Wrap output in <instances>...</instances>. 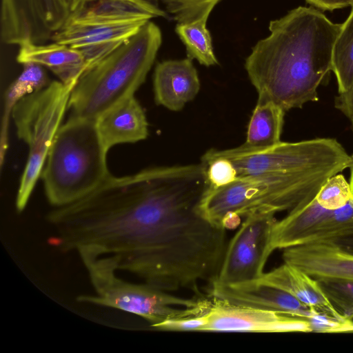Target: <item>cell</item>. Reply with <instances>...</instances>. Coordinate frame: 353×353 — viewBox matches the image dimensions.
I'll use <instances>...</instances> for the list:
<instances>
[{
  "label": "cell",
  "instance_id": "cell-1",
  "mask_svg": "<svg viewBox=\"0 0 353 353\" xmlns=\"http://www.w3.org/2000/svg\"><path fill=\"white\" fill-rule=\"evenodd\" d=\"M206 165L156 167L110 175L82 199L51 211L52 247L105 259L116 270L167 292L198 290L219 272L225 229L201 210Z\"/></svg>",
  "mask_w": 353,
  "mask_h": 353
},
{
  "label": "cell",
  "instance_id": "cell-2",
  "mask_svg": "<svg viewBox=\"0 0 353 353\" xmlns=\"http://www.w3.org/2000/svg\"><path fill=\"white\" fill-rule=\"evenodd\" d=\"M341 26L313 6H299L271 21L270 34L256 43L245 60L258 97L285 112L317 101L318 88L332 71Z\"/></svg>",
  "mask_w": 353,
  "mask_h": 353
},
{
  "label": "cell",
  "instance_id": "cell-3",
  "mask_svg": "<svg viewBox=\"0 0 353 353\" xmlns=\"http://www.w3.org/2000/svg\"><path fill=\"white\" fill-rule=\"evenodd\" d=\"M338 174L334 169H321L238 177L228 185L210 187L201 210L212 224L234 229L250 214L289 212L309 202Z\"/></svg>",
  "mask_w": 353,
  "mask_h": 353
},
{
  "label": "cell",
  "instance_id": "cell-4",
  "mask_svg": "<svg viewBox=\"0 0 353 353\" xmlns=\"http://www.w3.org/2000/svg\"><path fill=\"white\" fill-rule=\"evenodd\" d=\"M159 28L149 21L128 40L86 69L73 88L71 116L97 120L143 83L161 44Z\"/></svg>",
  "mask_w": 353,
  "mask_h": 353
},
{
  "label": "cell",
  "instance_id": "cell-5",
  "mask_svg": "<svg viewBox=\"0 0 353 353\" xmlns=\"http://www.w3.org/2000/svg\"><path fill=\"white\" fill-rule=\"evenodd\" d=\"M96 120L70 116L60 127L41 177L46 196L55 208L85 196L111 174Z\"/></svg>",
  "mask_w": 353,
  "mask_h": 353
},
{
  "label": "cell",
  "instance_id": "cell-6",
  "mask_svg": "<svg viewBox=\"0 0 353 353\" xmlns=\"http://www.w3.org/2000/svg\"><path fill=\"white\" fill-rule=\"evenodd\" d=\"M94 290V295H81L80 303H92L123 310L147 321L152 327L170 319L193 316L210 306V296L184 298L144 283L128 281L104 259L79 255Z\"/></svg>",
  "mask_w": 353,
  "mask_h": 353
},
{
  "label": "cell",
  "instance_id": "cell-7",
  "mask_svg": "<svg viewBox=\"0 0 353 353\" xmlns=\"http://www.w3.org/2000/svg\"><path fill=\"white\" fill-rule=\"evenodd\" d=\"M73 88L60 81L19 101L12 112L17 137L28 147V160L20 179L16 209L26 208L43 168L49 150L61 126Z\"/></svg>",
  "mask_w": 353,
  "mask_h": 353
},
{
  "label": "cell",
  "instance_id": "cell-8",
  "mask_svg": "<svg viewBox=\"0 0 353 353\" xmlns=\"http://www.w3.org/2000/svg\"><path fill=\"white\" fill-rule=\"evenodd\" d=\"M203 155L228 159L235 166L238 177L321 169H334L341 173L352 163V156L332 138L281 141L255 150L241 145L226 150L211 149Z\"/></svg>",
  "mask_w": 353,
  "mask_h": 353
},
{
  "label": "cell",
  "instance_id": "cell-9",
  "mask_svg": "<svg viewBox=\"0 0 353 353\" xmlns=\"http://www.w3.org/2000/svg\"><path fill=\"white\" fill-rule=\"evenodd\" d=\"M211 303L196 316L170 319L155 329L173 332H312V323L279 312L232 304L211 296Z\"/></svg>",
  "mask_w": 353,
  "mask_h": 353
},
{
  "label": "cell",
  "instance_id": "cell-10",
  "mask_svg": "<svg viewBox=\"0 0 353 353\" xmlns=\"http://www.w3.org/2000/svg\"><path fill=\"white\" fill-rule=\"evenodd\" d=\"M353 236V199L344 207L328 210L314 197L276 220L272 229L270 250L310 243L336 241Z\"/></svg>",
  "mask_w": 353,
  "mask_h": 353
},
{
  "label": "cell",
  "instance_id": "cell-11",
  "mask_svg": "<svg viewBox=\"0 0 353 353\" xmlns=\"http://www.w3.org/2000/svg\"><path fill=\"white\" fill-rule=\"evenodd\" d=\"M226 247L216 285L239 284L259 279L272 252L270 243L277 220L272 213H255L244 218Z\"/></svg>",
  "mask_w": 353,
  "mask_h": 353
},
{
  "label": "cell",
  "instance_id": "cell-12",
  "mask_svg": "<svg viewBox=\"0 0 353 353\" xmlns=\"http://www.w3.org/2000/svg\"><path fill=\"white\" fill-rule=\"evenodd\" d=\"M147 22L80 23L68 21L53 33L51 40L79 50L84 57L88 69L134 35Z\"/></svg>",
  "mask_w": 353,
  "mask_h": 353
},
{
  "label": "cell",
  "instance_id": "cell-13",
  "mask_svg": "<svg viewBox=\"0 0 353 353\" xmlns=\"http://www.w3.org/2000/svg\"><path fill=\"white\" fill-rule=\"evenodd\" d=\"M209 295L232 304L276 311L310 321L321 316L288 292L255 281L212 285Z\"/></svg>",
  "mask_w": 353,
  "mask_h": 353
},
{
  "label": "cell",
  "instance_id": "cell-14",
  "mask_svg": "<svg viewBox=\"0 0 353 353\" xmlns=\"http://www.w3.org/2000/svg\"><path fill=\"white\" fill-rule=\"evenodd\" d=\"M282 257L317 281H353V254L334 241L285 248Z\"/></svg>",
  "mask_w": 353,
  "mask_h": 353
},
{
  "label": "cell",
  "instance_id": "cell-15",
  "mask_svg": "<svg viewBox=\"0 0 353 353\" xmlns=\"http://www.w3.org/2000/svg\"><path fill=\"white\" fill-rule=\"evenodd\" d=\"M0 18L6 45L43 44L52 39L43 0H1Z\"/></svg>",
  "mask_w": 353,
  "mask_h": 353
},
{
  "label": "cell",
  "instance_id": "cell-16",
  "mask_svg": "<svg viewBox=\"0 0 353 353\" xmlns=\"http://www.w3.org/2000/svg\"><path fill=\"white\" fill-rule=\"evenodd\" d=\"M197 71L190 58L159 63L153 77L157 104L171 111H179L193 100L200 90Z\"/></svg>",
  "mask_w": 353,
  "mask_h": 353
},
{
  "label": "cell",
  "instance_id": "cell-17",
  "mask_svg": "<svg viewBox=\"0 0 353 353\" xmlns=\"http://www.w3.org/2000/svg\"><path fill=\"white\" fill-rule=\"evenodd\" d=\"M254 281L288 292L320 315L336 323L343 324L350 321L334 308L319 281L294 265L284 262Z\"/></svg>",
  "mask_w": 353,
  "mask_h": 353
},
{
  "label": "cell",
  "instance_id": "cell-18",
  "mask_svg": "<svg viewBox=\"0 0 353 353\" xmlns=\"http://www.w3.org/2000/svg\"><path fill=\"white\" fill-rule=\"evenodd\" d=\"M155 17H168L159 0H77L68 21L121 23Z\"/></svg>",
  "mask_w": 353,
  "mask_h": 353
},
{
  "label": "cell",
  "instance_id": "cell-19",
  "mask_svg": "<svg viewBox=\"0 0 353 353\" xmlns=\"http://www.w3.org/2000/svg\"><path fill=\"white\" fill-rule=\"evenodd\" d=\"M97 130L108 151L120 143H136L148 136V123L145 112L134 96L116 104L96 120Z\"/></svg>",
  "mask_w": 353,
  "mask_h": 353
},
{
  "label": "cell",
  "instance_id": "cell-20",
  "mask_svg": "<svg viewBox=\"0 0 353 353\" xmlns=\"http://www.w3.org/2000/svg\"><path fill=\"white\" fill-rule=\"evenodd\" d=\"M17 61L21 64L34 63L53 72L65 85L74 88L87 69L82 53L68 46L26 43L19 46Z\"/></svg>",
  "mask_w": 353,
  "mask_h": 353
},
{
  "label": "cell",
  "instance_id": "cell-21",
  "mask_svg": "<svg viewBox=\"0 0 353 353\" xmlns=\"http://www.w3.org/2000/svg\"><path fill=\"white\" fill-rule=\"evenodd\" d=\"M22 65V72L5 92L0 132L1 168L8 148L9 125L14 108L23 97L42 89L50 83L43 66L34 63Z\"/></svg>",
  "mask_w": 353,
  "mask_h": 353
},
{
  "label": "cell",
  "instance_id": "cell-22",
  "mask_svg": "<svg viewBox=\"0 0 353 353\" xmlns=\"http://www.w3.org/2000/svg\"><path fill=\"white\" fill-rule=\"evenodd\" d=\"M285 111L274 102L259 98L250 117L245 141L247 149H261L281 142Z\"/></svg>",
  "mask_w": 353,
  "mask_h": 353
},
{
  "label": "cell",
  "instance_id": "cell-23",
  "mask_svg": "<svg viewBox=\"0 0 353 353\" xmlns=\"http://www.w3.org/2000/svg\"><path fill=\"white\" fill-rule=\"evenodd\" d=\"M208 17L177 23L175 31L184 43L188 57L198 61L205 66L217 65L212 38L206 27Z\"/></svg>",
  "mask_w": 353,
  "mask_h": 353
},
{
  "label": "cell",
  "instance_id": "cell-24",
  "mask_svg": "<svg viewBox=\"0 0 353 353\" xmlns=\"http://www.w3.org/2000/svg\"><path fill=\"white\" fill-rule=\"evenodd\" d=\"M334 44L332 68L339 93L346 91L353 83V4Z\"/></svg>",
  "mask_w": 353,
  "mask_h": 353
},
{
  "label": "cell",
  "instance_id": "cell-25",
  "mask_svg": "<svg viewBox=\"0 0 353 353\" xmlns=\"http://www.w3.org/2000/svg\"><path fill=\"white\" fill-rule=\"evenodd\" d=\"M328 300L347 321L353 319V281H318Z\"/></svg>",
  "mask_w": 353,
  "mask_h": 353
},
{
  "label": "cell",
  "instance_id": "cell-26",
  "mask_svg": "<svg viewBox=\"0 0 353 353\" xmlns=\"http://www.w3.org/2000/svg\"><path fill=\"white\" fill-rule=\"evenodd\" d=\"M314 198L326 209L341 208L352 199L350 183L343 174H336L327 180Z\"/></svg>",
  "mask_w": 353,
  "mask_h": 353
},
{
  "label": "cell",
  "instance_id": "cell-27",
  "mask_svg": "<svg viewBox=\"0 0 353 353\" xmlns=\"http://www.w3.org/2000/svg\"><path fill=\"white\" fill-rule=\"evenodd\" d=\"M177 23L209 17L220 0H161Z\"/></svg>",
  "mask_w": 353,
  "mask_h": 353
},
{
  "label": "cell",
  "instance_id": "cell-28",
  "mask_svg": "<svg viewBox=\"0 0 353 353\" xmlns=\"http://www.w3.org/2000/svg\"><path fill=\"white\" fill-rule=\"evenodd\" d=\"M201 161L206 165V175L212 188L228 185L238 178L235 166L227 158L203 155Z\"/></svg>",
  "mask_w": 353,
  "mask_h": 353
},
{
  "label": "cell",
  "instance_id": "cell-29",
  "mask_svg": "<svg viewBox=\"0 0 353 353\" xmlns=\"http://www.w3.org/2000/svg\"><path fill=\"white\" fill-rule=\"evenodd\" d=\"M77 0H43L46 18L51 30L61 29L69 20Z\"/></svg>",
  "mask_w": 353,
  "mask_h": 353
},
{
  "label": "cell",
  "instance_id": "cell-30",
  "mask_svg": "<svg viewBox=\"0 0 353 353\" xmlns=\"http://www.w3.org/2000/svg\"><path fill=\"white\" fill-rule=\"evenodd\" d=\"M334 104L336 108L350 120L353 130V83L346 91L339 93Z\"/></svg>",
  "mask_w": 353,
  "mask_h": 353
},
{
  "label": "cell",
  "instance_id": "cell-31",
  "mask_svg": "<svg viewBox=\"0 0 353 353\" xmlns=\"http://www.w3.org/2000/svg\"><path fill=\"white\" fill-rule=\"evenodd\" d=\"M306 3L321 10L333 11L351 6V0H305Z\"/></svg>",
  "mask_w": 353,
  "mask_h": 353
},
{
  "label": "cell",
  "instance_id": "cell-32",
  "mask_svg": "<svg viewBox=\"0 0 353 353\" xmlns=\"http://www.w3.org/2000/svg\"><path fill=\"white\" fill-rule=\"evenodd\" d=\"M353 332V321L336 325L325 331V333H349Z\"/></svg>",
  "mask_w": 353,
  "mask_h": 353
},
{
  "label": "cell",
  "instance_id": "cell-33",
  "mask_svg": "<svg viewBox=\"0 0 353 353\" xmlns=\"http://www.w3.org/2000/svg\"><path fill=\"white\" fill-rule=\"evenodd\" d=\"M334 242L346 251L353 254V236L343 238Z\"/></svg>",
  "mask_w": 353,
  "mask_h": 353
},
{
  "label": "cell",
  "instance_id": "cell-34",
  "mask_svg": "<svg viewBox=\"0 0 353 353\" xmlns=\"http://www.w3.org/2000/svg\"><path fill=\"white\" fill-rule=\"evenodd\" d=\"M349 168L350 169V179L349 183L353 199V155H352V163Z\"/></svg>",
  "mask_w": 353,
  "mask_h": 353
},
{
  "label": "cell",
  "instance_id": "cell-35",
  "mask_svg": "<svg viewBox=\"0 0 353 353\" xmlns=\"http://www.w3.org/2000/svg\"><path fill=\"white\" fill-rule=\"evenodd\" d=\"M351 2H352V4H353V0H351ZM352 5H351V6H352Z\"/></svg>",
  "mask_w": 353,
  "mask_h": 353
}]
</instances>
